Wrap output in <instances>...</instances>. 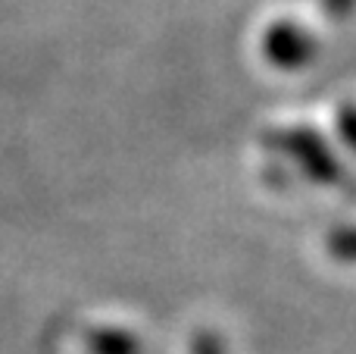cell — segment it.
I'll return each instance as SVG.
<instances>
[{
	"mask_svg": "<svg viewBox=\"0 0 356 354\" xmlns=\"http://www.w3.org/2000/svg\"><path fill=\"white\" fill-rule=\"evenodd\" d=\"M282 148H291V151H294V157H297V160H300L303 167H307L319 182H338L341 167H338V160L328 154L325 141H322L316 132H303V129L284 132V135H282Z\"/></svg>",
	"mask_w": 356,
	"mask_h": 354,
	"instance_id": "6da1fadb",
	"label": "cell"
},
{
	"mask_svg": "<svg viewBox=\"0 0 356 354\" xmlns=\"http://www.w3.org/2000/svg\"><path fill=\"white\" fill-rule=\"evenodd\" d=\"M313 47H316L313 38L291 22L275 25V31H272V38H269L272 56H275L278 63H284V66H297V63L309 60V56H313Z\"/></svg>",
	"mask_w": 356,
	"mask_h": 354,
	"instance_id": "7a4b0ae2",
	"label": "cell"
},
{
	"mask_svg": "<svg viewBox=\"0 0 356 354\" xmlns=\"http://www.w3.org/2000/svg\"><path fill=\"white\" fill-rule=\"evenodd\" d=\"M353 0H325V10L332 13V16H344V13H350Z\"/></svg>",
	"mask_w": 356,
	"mask_h": 354,
	"instance_id": "5b68a950",
	"label": "cell"
},
{
	"mask_svg": "<svg viewBox=\"0 0 356 354\" xmlns=\"http://www.w3.org/2000/svg\"><path fill=\"white\" fill-rule=\"evenodd\" d=\"M338 129H341V138H344L350 148H356V107H344L338 113Z\"/></svg>",
	"mask_w": 356,
	"mask_h": 354,
	"instance_id": "277c9868",
	"label": "cell"
},
{
	"mask_svg": "<svg viewBox=\"0 0 356 354\" xmlns=\"http://www.w3.org/2000/svg\"><path fill=\"white\" fill-rule=\"evenodd\" d=\"M328 248H332V257H338V261L356 263V229L334 232L332 242H328Z\"/></svg>",
	"mask_w": 356,
	"mask_h": 354,
	"instance_id": "3957f363",
	"label": "cell"
}]
</instances>
